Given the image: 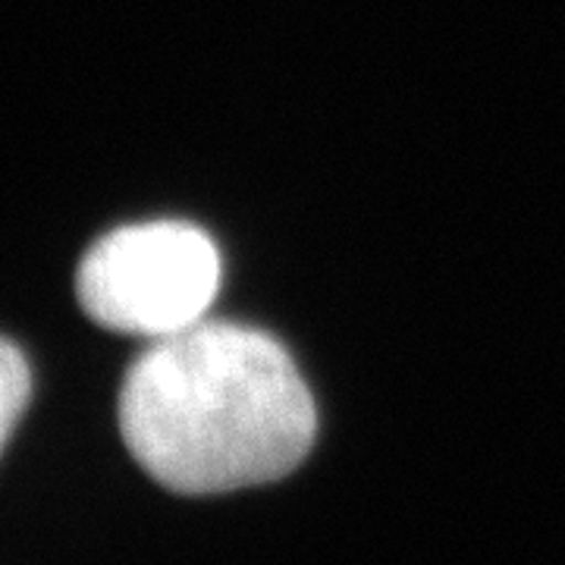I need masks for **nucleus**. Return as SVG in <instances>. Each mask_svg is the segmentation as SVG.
<instances>
[{
  "instance_id": "obj_1",
  "label": "nucleus",
  "mask_w": 565,
  "mask_h": 565,
  "mask_svg": "<svg viewBox=\"0 0 565 565\" xmlns=\"http://www.w3.org/2000/svg\"><path fill=\"white\" fill-rule=\"evenodd\" d=\"M120 434L161 487L217 497L292 475L315 446L318 408L270 333L202 321L129 364Z\"/></svg>"
},
{
  "instance_id": "obj_2",
  "label": "nucleus",
  "mask_w": 565,
  "mask_h": 565,
  "mask_svg": "<svg viewBox=\"0 0 565 565\" xmlns=\"http://www.w3.org/2000/svg\"><path fill=\"white\" fill-rule=\"evenodd\" d=\"M217 289L221 252L185 221L120 226L85 252L76 274V296L92 321L148 343L207 321Z\"/></svg>"
},
{
  "instance_id": "obj_3",
  "label": "nucleus",
  "mask_w": 565,
  "mask_h": 565,
  "mask_svg": "<svg viewBox=\"0 0 565 565\" xmlns=\"http://www.w3.org/2000/svg\"><path fill=\"white\" fill-rule=\"evenodd\" d=\"M32 396L29 362L17 345L0 337V449L7 446L13 427Z\"/></svg>"
}]
</instances>
